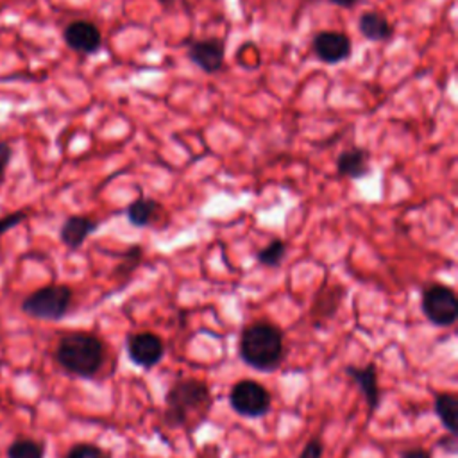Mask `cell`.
<instances>
[{
    "label": "cell",
    "instance_id": "cell-1",
    "mask_svg": "<svg viewBox=\"0 0 458 458\" xmlns=\"http://www.w3.org/2000/svg\"><path fill=\"white\" fill-rule=\"evenodd\" d=\"M166 422L195 429L211 408V394L206 383L199 379H182L174 383L165 394Z\"/></svg>",
    "mask_w": 458,
    "mask_h": 458
},
{
    "label": "cell",
    "instance_id": "cell-2",
    "mask_svg": "<svg viewBox=\"0 0 458 458\" xmlns=\"http://www.w3.org/2000/svg\"><path fill=\"white\" fill-rule=\"evenodd\" d=\"M238 354L243 363L259 370L272 372L284 356L283 331L268 322H254L247 326L238 342Z\"/></svg>",
    "mask_w": 458,
    "mask_h": 458
},
{
    "label": "cell",
    "instance_id": "cell-3",
    "mask_svg": "<svg viewBox=\"0 0 458 458\" xmlns=\"http://www.w3.org/2000/svg\"><path fill=\"white\" fill-rule=\"evenodd\" d=\"M104 354L102 340L82 331L64 335L55 347L57 363L77 377H93L104 363Z\"/></svg>",
    "mask_w": 458,
    "mask_h": 458
},
{
    "label": "cell",
    "instance_id": "cell-4",
    "mask_svg": "<svg viewBox=\"0 0 458 458\" xmlns=\"http://www.w3.org/2000/svg\"><path fill=\"white\" fill-rule=\"evenodd\" d=\"M73 292L66 284H47L21 301V311L39 320H61L72 304Z\"/></svg>",
    "mask_w": 458,
    "mask_h": 458
},
{
    "label": "cell",
    "instance_id": "cell-5",
    "mask_svg": "<svg viewBox=\"0 0 458 458\" xmlns=\"http://www.w3.org/2000/svg\"><path fill=\"white\" fill-rule=\"evenodd\" d=\"M420 308L424 317L438 327L453 326L458 318V299L453 288L447 284H429L420 297Z\"/></svg>",
    "mask_w": 458,
    "mask_h": 458
},
{
    "label": "cell",
    "instance_id": "cell-6",
    "mask_svg": "<svg viewBox=\"0 0 458 458\" xmlns=\"http://www.w3.org/2000/svg\"><path fill=\"white\" fill-rule=\"evenodd\" d=\"M229 404L238 415L258 419L268 413L272 399L261 383L254 379H242L233 385L229 392Z\"/></svg>",
    "mask_w": 458,
    "mask_h": 458
},
{
    "label": "cell",
    "instance_id": "cell-7",
    "mask_svg": "<svg viewBox=\"0 0 458 458\" xmlns=\"http://www.w3.org/2000/svg\"><path fill=\"white\" fill-rule=\"evenodd\" d=\"M127 347V354L129 360L143 369H152L154 365H157L165 354V344L163 340L148 331L143 333H136L127 336L125 342Z\"/></svg>",
    "mask_w": 458,
    "mask_h": 458
},
{
    "label": "cell",
    "instance_id": "cell-8",
    "mask_svg": "<svg viewBox=\"0 0 458 458\" xmlns=\"http://www.w3.org/2000/svg\"><path fill=\"white\" fill-rule=\"evenodd\" d=\"M311 50L318 61L336 64L345 61L352 52V43L347 34L338 30H320L313 36Z\"/></svg>",
    "mask_w": 458,
    "mask_h": 458
},
{
    "label": "cell",
    "instance_id": "cell-9",
    "mask_svg": "<svg viewBox=\"0 0 458 458\" xmlns=\"http://www.w3.org/2000/svg\"><path fill=\"white\" fill-rule=\"evenodd\" d=\"M63 39L79 54H95L102 47V34L98 27L88 20L70 21L63 30Z\"/></svg>",
    "mask_w": 458,
    "mask_h": 458
},
{
    "label": "cell",
    "instance_id": "cell-10",
    "mask_svg": "<svg viewBox=\"0 0 458 458\" xmlns=\"http://www.w3.org/2000/svg\"><path fill=\"white\" fill-rule=\"evenodd\" d=\"M190 61L206 73H215L222 68L225 59V47L220 39H199L188 48Z\"/></svg>",
    "mask_w": 458,
    "mask_h": 458
},
{
    "label": "cell",
    "instance_id": "cell-11",
    "mask_svg": "<svg viewBox=\"0 0 458 458\" xmlns=\"http://www.w3.org/2000/svg\"><path fill=\"white\" fill-rule=\"evenodd\" d=\"M361 390L365 395V401L369 404V410L374 411L379 406L381 394H379V383H377V369L374 363H367L365 367L347 365L344 370Z\"/></svg>",
    "mask_w": 458,
    "mask_h": 458
},
{
    "label": "cell",
    "instance_id": "cell-12",
    "mask_svg": "<svg viewBox=\"0 0 458 458\" xmlns=\"http://www.w3.org/2000/svg\"><path fill=\"white\" fill-rule=\"evenodd\" d=\"M98 229V222L89 218V216H82V215H72L68 216L61 229H59V240L72 250L79 249L86 238L95 233Z\"/></svg>",
    "mask_w": 458,
    "mask_h": 458
},
{
    "label": "cell",
    "instance_id": "cell-13",
    "mask_svg": "<svg viewBox=\"0 0 458 458\" xmlns=\"http://www.w3.org/2000/svg\"><path fill=\"white\" fill-rule=\"evenodd\" d=\"M336 170H338L340 175L349 177V179L367 177L372 172L369 150L360 148V147H352L349 150H344L336 157Z\"/></svg>",
    "mask_w": 458,
    "mask_h": 458
},
{
    "label": "cell",
    "instance_id": "cell-14",
    "mask_svg": "<svg viewBox=\"0 0 458 458\" xmlns=\"http://www.w3.org/2000/svg\"><path fill=\"white\" fill-rule=\"evenodd\" d=\"M358 29L361 36L369 41H386L394 34V27L390 25V21L376 11L363 13L358 20Z\"/></svg>",
    "mask_w": 458,
    "mask_h": 458
},
{
    "label": "cell",
    "instance_id": "cell-15",
    "mask_svg": "<svg viewBox=\"0 0 458 458\" xmlns=\"http://www.w3.org/2000/svg\"><path fill=\"white\" fill-rule=\"evenodd\" d=\"M435 413H437L438 420L442 422V426L447 429V433L456 435V431H458V426H456L458 397L449 392L438 394L435 397Z\"/></svg>",
    "mask_w": 458,
    "mask_h": 458
},
{
    "label": "cell",
    "instance_id": "cell-16",
    "mask_svg": "<svg viewBox=\"0 0 458 458\" xmlns=\"http://www.w3.org/2000/svg\"><path fill=\"white\" fill-rule=\"evenodd\" d=\"M159 202L154 200V199H148V197H140L136 200H132L129 206H127V218L129 222L134 225V227H145L148 225L154 216L157 215L159 211Z\"/></svg>",
    "mask_w": 458,
    "mask_h": 458
},
{
    "label": "cell",
    "instance_id": "cell-17",
    "mask_svg": "<svg viewBox=\"0 0 458 458\" xmlns=\"http://www.w3.org/2000/svg\"><path fill=\"white\" fill-rule=\"evenodd\" d=\"M7 458H45V444L32 438H18L7 447Z\"/></svg>",
    "mask_w": 458,
    "mask_h": 458
},
{
    "label": "cell",
    "instance_id": "cell-18",
    "mask_svg": "<svg viewBox=\"0 0 458 458\" xmlns=\"http://www.w3.org/2000/svg\"><path fill=\"white\" fill-rule=\"evenodd\" d=\"M284 254H286V245L283 240H272L268 242L258 254H256V259L265 265V267H279L281 261L284 259Z\"/></svg>",
    "mask_w": 458,
    "mask_h": 458
},
{
    "label": "cell",
    "instance_id": "cell-19",
    "mask_svg": "<svg viewBox=\"0 0 458 458\" xmlns=\"http://www.w3.org/2000/svg\"><path fill=\"white\" fill-rule=\"evenodd\" d=\"M326 293V297L322 295V292H320V295L317 297V301H324V308H320V310H317V311H313V317H317V318H331L333 317V313L338 310V306H340V301H342V288L340 286H335V288H331V290H327V292H324Z\"/></svg>",
    "mask_w": 458,
    "mask_h": 458
},
{
    "label": "cell",
    "instance_id": "cell-20",
    "mask_svg": "<svg viewBox=\"0 0 458 458\" xmlns=\"http://www.w3.org/2000/svg\"><path fill=\"white\" fill-rule=\"evenodd\" d=\"M66 458H109L107 453L104 449H100L98 445L93 444H77L73 445Z\"/></svg>",
    "mask_w": 458,
    "mask_h": 458
},
{
    "label": "cell",
    "instance_id": "cell-21",
    "mask_svg": "<svg viewBox=\"0 0 458 458\" xmlns=\"http://www.w3.org/2000/svg\"><path fill=\"white\" fill-rule=\"evenodd\" d=\"M27 218V213L18 209V211H11L4 216H0V236L11 229H14L16 225H20L23 220Z\"/></svg>",
    "mask_w": 458,
    "mask_h": 458
},
{
    "label": "cell",
    "instance_id": "cell-22",
    "mask_svg": "<svg viewBox=\"0 0 458 458\" xmlns=\"http://www.w3.org/2000/svg\"><path fill=\"white\" fill-rule=\"evenodd\" d=\"M11 157H13V148L7 141H0V184L4 182L5 179V170L11 163Z\"/></svg>",
    "mask_w": 458,
    "mask_h": 458
},
{
    "label": "cell",
    "instance_id": "cell-23",
    "mask_svg": "<svg viewBox=\"0 0 458 458\" xmlns=\"http://www.w3.org/2000/svg\"><path fill=\"white\" fill-rule=\"evenodd\" d=\"M322 451H324L322 442L318 438H311V440H308V444L301 451L299 458H322Z\"/></svg>",
    "mask_w": 458,
    "mask_h": 458
},
{
    "label": "cell",
    "instance_id": "cell-24",
    "mask_svg": "<svg viewBox=\"0 0 458 458\" xmlns=\"http://www.w3.org/2000/svg\"><path fill=\"white\" fill-rule=\"evenodd\" d=\"M438 447L445 449L447 453H456V435L447 433V437H444V438L438 440Z\"/></svg>",
    "mask_w": 458,
    "mask_h": 458
},
{
    "label": "cell",
    "instance_id": "cell-25",
    "mask_svg": "<svg viewBox=\"0 0 458 458\" xmlns=\"http://www.w3.org/2000/svg\"><path fill=\"white\" fill-rule=\"evenodd\" d=\"M401 458H431V454L424 449H408L401 453Z\"/></svg>",
    "mask_w": 458,
    "mask_h": 458
},
{
    "label": "cell",
    "instance_id": "cell-26",
    "mask_svg": "<svg viewBox=\"0 0 458 458\" xmlns=\"http://www.w3.org/2000/svg\"><path fill=\"white\" fill-rule=\"evenodd\" d=\"M333 5H338V7H344V9H351L354 7L360 0H329Z\"/></svg>",
    "mask_w": 458,
    "mask_h": 458
},
{
    "label": "cell",
    "instance_id": "cell-27",
    "mask_svg": "<svg viewBox=\"0 0 458 458\" xmlns=\"http://www.w3.org/2000/svg\"><path fill=\"white\" fill-rule=\"evenodd\" d=\"M159 2H161L163 5H168V4H170V2H174V0H159Z\"/></svg>",
    "mask_w": 458,
    "mask_h": 458
}]
</instances>
